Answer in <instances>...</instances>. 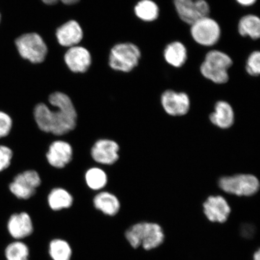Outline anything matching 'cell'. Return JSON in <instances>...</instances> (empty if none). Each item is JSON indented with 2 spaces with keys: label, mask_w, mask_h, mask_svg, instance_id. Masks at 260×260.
Here are the masks:
<instances>
[{
  "label": "cell",
  "mask_w": 260,
  "mask_h": 260,
  "mask_svg": "<svg viewBox=\"0 0 260 260\" xmlns=\"http://www.w3.org/2000/svg\"><path fill=\"white\" fill-rule=\"evenodd\" d=\"M49 102L57 110L53 111L43 103L36 106L34 116L38 127L57 136L72 131L76 126L77 114L70 98L57 92L51 94Z\"/></svg>",
  "instance_id": "1"
},
{
  "label": "cell",
  "mask_w": 260,
  "mask_h": 260,
  "mask_svg": "<svg viewBox=\"0 0 260 260\" xmlns=\"http://www.w3.org/2000/svg\"><path fill=\"white\" fill-rule=\"evenodd\" d=\"M125 237L133 248L142 246L145 249L150 250L161 245L164 240V234L158 224L142 222L126 230Z\"/></svg>",
  "instance_id": "2"
},
{
  "label": "cell",
  "mask_w": 260,
  "mask_h": 260,
  "mask_svg": "<svg viewBox=\"0 0 260 260\" xmlns=\"http://www.w3.org/2000/svg\"><path fill=\"white\" fill-rule=\"evenodd\" d=\"M190 34L195 43L204 47H213L222 37V28L210 16L198 19L190 25Z\"/></svg>",
  "instance_id": "3"
},
{
  "label": "cell",
  "mask_w": 260,
  "mask_h": 260,
  "mask_svg": "<svg viewBox=\"0 0 260 260\" xmlns=\"http://www.w3.org/2000/svg\"><path fill=\"white\" fill-rule=\"evenodd\" d=\"M141 57V51L135 44L126 42L117 44L110 53V66L116 71L131 72L138 66Z\"/></svg>",
  "instance_id": "4"
},
{
  "label": "cell",
  "mask_w": 260,
  "mask_h": 260,
  "mask_svg": "<svg viewBox=\"0 0 260 260\" xmlns=\"http://www.w3.org/2000/svg\"><path fill=\"white\" fill-rule=\"evenodd\" d=\"M221 189L226 193L237 196H252L259 188L258 178L251 174H239L224 177L219 181Z\"/></svg>",
  "instance_id": "5"
},
{
  "label": "cell",
  "mask_w": 260,
  "mask_h": 260,
  "mask_svg": "<svg viewBox=\"0 0 260 260\" xmlns=\"http://www.w3.org/2000/svg\"><path fill=\"white\" fill-rule=\"evenodd\" d=\"M16 45L21 56L32 63H41L47 56V45L37 34L21 36L16 40Z\"/></svg>",
  "instance_id": "6"
},
{
  "label": "cell",
  "mask_w": 260,
  "mask_h": 260,
  "mask_svg": "<svg viewBox=\"0 0 260 260\" xmlns=\"http://www.w3.org/2000/svg\"><path fill=\"white\" fill-rule=\"evenodd\" d=\"M174 5L179 18L188 25L210 14V6L206 0H174Z\"/></svg>",
  "instance_id": "7"
},
{
  "label": "cell",
  "mask_w": 260,
  "mask_h": 260,
  "mask_svg": "<svg viewBox=\"0 0 260 260\" xmlns=\"http://www.w3.org/2000/svg\"><path fill=\"white\" fill-rule=\"evenodd\" d=\"M41 183V178L37 172L27 171L14 178L10 185V190L19 199L27 200L34 196Z\"/></svg>",
  "instance_id": "8"
},
{
  "label": "cell",
  "mask_w": 260,
  "mask_h": 260,
  "mask_svg": "<svg viewBox=\"0 0 260 260\" xmlns=\"http://www.w3.org/2000/svg\"><path fill=\"white\" fill-rule=\"evenodd\" d=\"M161 104L165 111L171 116H183L189 111L190 100L188 94L168 89L161 95Z\"/></svg>",
  "instance_id": "9"
},
{
  "label": "cell",
  "mask_w": 260,
  "mask_h": 260,
  "mask_svg": "<svg viewBox=\"0 0 260 260\" xmlns=\"http://www.w3.org/2000/svg\"><path fill=\"white\" fill-rule=\"evenodd\" d=\"M119 146L112 140L100 139L95 142L91 150L94 160L103 165H113L118 160Z\"/></svg>",
  "instance_id": "10"
},
{
  "label": "cell",
  "mask_w": 260,
  "mask_h": 260,
  "mask_svg": "<svg viewBox=\"0 0 260 260\" xmlns=\"http://www.w3.org/2000/svg\"><path fill=\"white\" fill-rule=\"evenodd\" d=\"M203 206L205 214L211 222H225L231 213L229 204L221 196L210 197Z\"/></svg>",
  "instance_id": "11"
},
{
  "label": "cell",
  "mask_w": 260,
  "mask_h": 260,
  "mask_svg": "<svg viewBox=\"0 0 260 260\" xmlns=\"http://www.w3.org/2000/svg\"><path fill=\"white\" fill-rule=\"evenodd\" d=\"M9 235L15 240H21L34 232V225L29 214L25 212L13 214L8 223Z\"/></svg>",
  "instance_id": "12"
},
{
  "label": "cell",
  "mask_w": 260,
  "mask_h": 260,
  "mask_svg": "<svg viewBox=\"0 0 260 260\" xmlns=\"http://www.w3.org/2000/svg\"><path fill=\"white\" fill-rule=\"evenodd\" d=\"M72 146L62 141H55L49 147L47 154V160L52 167L63 168L72 160Z\"/></svg>",
  "instance_id": "13"
},
{
  "label": "cell",
  "mask_w": 260,
  "mask_h": 260,
  "mask_svg": "<svg viewBox=\"0 0 260 260\" xmlns=\"http://www.w3.org/2000/svg\"><path fill=\"white\" fill-rule=\"evenodd\" d=\"M64 60L68 67L74 73H84L91 64V56L86 48L73 47L67 52Z\"/></svg>",
  "instance_id": "14"
},
{
  "label": "cell",
  "mask_w": 260,
  "mask_h": 260,
  "mask_svg": "<svg viewBox=\"0 0 260 260\" xmlns=\"http://www.w3.org/2000/svg\"><path fill=\"white\" fill-rule=\"evenodd\" d=\"M187 48L183 42L174 41L166 45L162 55L168 64L175 68L184 67L188 60Z\"/></svg>",
  "instance_id": "15"
},
{
  "label": "cell",
  "mask_w": 260,
  "mask_h": 260,
  "mask_svg": "<svg viewBox=\"0 0 260 260\" xmlns=\"http://www.w3.org/2000/svg\"><path fill=\"white\" fill-rule=\"evenodd\" d=\"M58 42L64 47L74 46L83 38V31L78 22L70 21L58 28L56 32Z\"/></svg>",
  "instance_id": "16"
},
{
  "label": "cell",
  "mask_w": 260,
  "mask_h": 260,
  "mask_svg": "<svg viewBox=\"0 0 260 260\" xmlns=\"http://www.w3.org/2000/svg\"><path fill=\"white\" fill-rule=\"evenodd\" d=\"M210 119L214 125L220 128H230L235 121L232 106L225 101H219L214 106V112L211 114Z\"/></svg>",
  "instance_id": "17"
},
{
  "label": "cell",
  "mask_w": 260,
  "mask_h": 260,
  "mask_svg": "<svg viewBox=\"0 0 260 260\" xmlns=\"http://www.w3.org/2000/svg\"><path fill=\"white\" fill-rule=\"evenodd\" d=\"M237 31L243 38H248L253 41L260 38V18L253 14H246L240 18L237 24Z\"/></svg>",
  "instance_id": "18"
},
{
  "label": "cell",
  "mask_w": 260,
  "mask_h": 260,
  "mask_svg": "<svg viewBox=\"0 0 260 260\" xmlns=\"http://www.w3.org/2000/svg\"><path fill=\"white\" fill-rule=\"evenodd\" d=\"M93 204L96 209L110 216L116 215L121 207L118 198L107 191L97 194L94 198Z\"/></svg>",
  "instance_id": "19"
},
{
  "label": "cell",
  "mask_w": 260,
  "mask_h": 260,
  "mask_svg": "<svg viewBox=\"0 0 260 260\" xmlns=\"http://www.w3.org/2000/svg\"><path fill=\"white\" fill-rule=\"evenodd\" d=\"M135 13L141 21L151 23L158 19L160 9L153 0H141L135 6Z\"/></svg>",
  "instance_id": "20"
},
{
  "label": "cell",
  "mask_w": 260,
  "mask_h": 260,
  "mask_svg": "<svg viewBox=\"0 0 260 260\" xmlns=\"http://www.w3.org/2000/svg\"><path fill=\"white\" fill-rule=\"evenodd\" d=\"M200 72L204 79L216 84H225L230 80L229 71L213 66L203 61L200 67Z\"/></svg>",
  "instance_id": "21"
},
{
  "label": "cell",
  "mask_w": 260,
  "mask_h": 260,
  "mask_svg": "<svg viewBox=\"0 0 260 260\" xmlns=\"http://www.w3.org/2000/svg\"><path fill=\"white\" fill-rule=\"evenodd\" d=\"M49 206L54 211H58L72 206L73 198L68 191L61 188H54L48 195Z\"/></svg>",
  "instance_id": "22"
},
{
  "label": "cell",
  "mask_w": 260,
  "mask_h": 260,
  "mask_svg": "<svg viewBox=\"0 0 260 260\" xmlns=\"http://www.w3.org/2000/svg\"><path fill=\"white\" fill-rule=\"evenodd\" d=\"M204 61L213 66L229 71L234 61L232 57L225 52L219 50H211L205 55Z\"/></svg>",
  "instance_id": "23"
},
{
  "label": "cell",
  "mask_w": 260,
  "mask_h": 260,
  "mask_svg": "<svg viewBox=\"0 0 260 260\" xmlns=\"http://www.w3.org/2000/svg\"><path fill=\"white\" fill-rule=\"evenodd\" d=\"M49 253L53 260H71L72 249L65 240L56 239L50 243Z\"/></svg>",
  "instance_id": "24"
},
{
  "label": "cell",
  "mask_w": 260,
  "mask_h": 260,
  "mask_svg": "<svg viewBox=\"0 0 260 260\" xmlns=\"http://www.w3.org/2000/svg\"><path fill=\"white\" fill-rule=\"evenodd\" d=\"M30 251L28 247L21 240L9 243L5 250L6 260H28Z\"/></svg>",
  "instance_id": "25"
},
{
  "label": "cell",
  "mask_w": 260,
  "mask_h": 260,
  "mask_svg": "<svg viewBox=\"0 0 260 260\" xmlns=\"http://www.w3.org/2000/svg\"><path fill=\"white\" fill-rule=\"evenodd\" d=\"M85 179L87 186L94 190L102 189L107 183L106 172L98 168H91L87 171Z\"/></svg>",
  "instance_id": "26"
},
{
  "label": "cell",
  "mask_w": 260,
  "mask_h": 260,
  "mask_svg": "<svg viewBox=\"0 0 260 260\" xmlns=\"http://www.w3.org/2000/svg\"><path fill=\"white\" fill-rule=\"evenodd\" d=\"M245 70L249 76L257 77L260 74V52L254 50L246 58Z\"/></svg>",
  "instance_id": "27"
},
{
  "label": "cell",
  "mask_w": 260,
  "mask_h": 260,
  "mask_svg": "<svg viewBox=\"0 0 260 260\" xmlns=\"http://www.w3.org/2000/svg\"><path fill=\"white\" fill-rule=\"evenodd\" d=\"M12 151L5 146H0V172L6 170L11 164Z\"/></svg>",
  "instance_id": "28"
},
{
  "label": "cell",
  "mask_w": 260,
  "mask_h": 260,
  "mask_svg": "<svg viewBox=\"0 0 260 260\" xmlns=\"http://www.w3.org/2000/svg\"><path fill=\"white\" fill-rule=\"evenodd\" d=\"M12 125V121L7 114L0 112V138L8 136Z\"/></svg>",
  "instance_id": "29"
},
{
  "label": "cell",
  "mask_w": 260,
  "mask_h": 260,
  "mask_svg": "<svg viewBox=\"0 0 260 260\" xmlns=\"http://www.w3.org/2000/svg\"><path fill=\"white\" fill-rule=\"evenodd\" d=\"M235 1L242 7L249 8L255 5L258 0H235Z\"/></svg>",
  "instance_id": "30"
},
{
  "label": "cell",
  "mask_w": 260,
  "mask_h": 260,
  "mask_svg": "<svg viewBox=\"0 0 260 260\" xmlns=\"http://www.w3.org/2000/svg\"><path fill=\"white\" fill-rule=\"evenodd\" d=\"M60 1L66 5H73L79 1V0H60Z\"/></svg>",
  "instance_id": "31"
},
{
  "label": "cell",
  "mask_w": 260,
  "mask_h": 260,
  "mask_svg": "<svg viewBox=\"0 0 260 260\" xmlns=\"http://www.w3.org/2000/svg\"><path fill=\"white\" fill-rule=\"evenodd\" d=\"M42 1L47 5H53L56 3L58 0H42Z\"/></svg>",
  "instance_id": "32"
},
{
  "label": "cell",
  "mask_w": 260,
  "mask_h": 260,
  "mask_svg": "<svg viewBox=\"0 0 260 260\" xmlns=\"http://www.w3.org/2000/svg\"><path fill=\"white\" fill-rule=\"evenodd\" d=\"M254 260H260V253L259 251L255 252L254 256H253Z\"/></svg>",
  "instance_id": "33"
},
{
  "label": "cell",
  "mask_w": 260,
  "mask_h": 260,
  "mask_svg": "<svg viewBox=\"0 0 260 260\" xmlns=\"http://www.w3.org/2000/svg\"><path fill=\"white\" fill-rule=\"evenodd\" d=\"M0 19H1V16H0Z\"/></svg>",
  "instance_id": "34"
}]
</instances>
